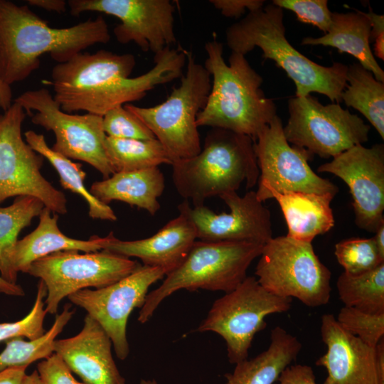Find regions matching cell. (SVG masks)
Wrapping results in <instances>:
<instances>
[{
    "instance_id": "obj_18",
    "label": "cell",
    "mask_w": 384,
    "mask_h": 384,
    "mask_svg": "<svg viewBox=\"0 0 384 384\" xmlns=\"http://www.w3.org/2000/svg\"><path fill=\"white\" fill-rule=\"evenodd\" d=\"M220 198L230 209L217 213L204 205H190L184 201L178 206L195 225L197 239L207 242H247L265 245L272 238L270 212L257 198L255 191L240 196L237 191Z\"/></svg>"
},
{
    "instance_id": "obj_5",
    "label": "cell",
    "mask_w": 384,
    "mask_h": 384,
    "mask_svg": "<svg viewBox=\"0 0 384 384\" xmlns=\"http://www.w3.org/2000/svg\"><path fill=\"white\" fill-rule=\"evenodd\" d=\"M171 166L176 191L193 206L236 191L243 183L251 188L260 176L254 140L220 128H211L207 133L198 154L174 161Z\"/></svg>"
},
{
    "instance_id": "obj_21",
    "label": "cell",
    "mask_w": 384,
    "mask_h": 384,
    "mask_svg": "<svg viewBox=\"0 0 384 384\" xmlns=\"http://www.w3.org/2000/svg\"><path fill=\"white\" fill-rule=\"evenodd\" d=\"M108 236L102 250L137 257L144 265L163 268L169 274L183 262L197 239V233L191 219L179 213L156 234L144 239L121 240L113 232Z\"/></svg>"
},
{
    "instance_id": "obj_17",
    "label": "cell",
    "mask_w": 384,
    "mask_h": 384,
    "mask_svg": "<svg viewBox=\"0 0 384 384\" xmlns=\"http://www.w3.org/2000/svg\"><path fill=\"white\" fill-rule=\"evenodd\" d=\"M319 173H330L349 188L356 225L375 233L384 222V145H356L319 166Z\"/></svg>"
},
{
    "instance_id": "obj_36",
    "label": "cell",
    "mask_w": 384,
    "mask_h": 384,
    "mask_svg": "<svg viewBox=\"0 0 384 384\" xmlns=\"http://www.w3.org/2000/svg\"><path fill=\"white\" fill-rule=\"evenodd\" d=\"M102 128L107 137L119 139H156L150 129L124 105L109 110L102 116Z\"/></svg>"
},
{
    "instance_id": "obj_40",
    "label": "cell",
    "mask_w": 384,
    "mask_h": 384,
    "mask_svg": "<svg viewBox=\"0 0 384 384\" xmlns=\"http://www.w3.org/2000/svg\"><path fill=\"white\" fill-rule=\"evenodd\" d=\"M274 384H316L312 368L305 364L289 365L280 373Z\"/></svg>"
},
{
    "instance_id": "obj_32",
    "label": "cell",
    "mask_w": 384,
    "mask_h": 384,
    "mask_svg": "<svg viewBox=\"0 0 384 384\" xmlns=\"http://www.w3.org/2000/svg\"><path fill=\"white\" fill-rule=\"evenodd\" d=\"M336 287L344 306L369 314H384V263L358 275L343 272Z\"/></svg>"
},
{
    "instance_id": "obj_42",
    "label": "cell",
    "mask_w": 384,
    "mask_h": 384,
    "mask_svg": "<svg viewBox=\"0 0 384 384\" xmlns=\"http://www.w3.org/2000/svg\"><path fill=\"white\" fill-rule=\"evenodd\" d=\"M26 2L30 6L59 14L65 12L68 6L64 0H28Z\"/></svg>"
},
{
    "instance_id": "obj_30",
    "label": "cell",
    "mask_w": 384,
    "mask_h": 384,
    "mask_svg": "<svg viewBox=\"0 0 384 384\" xmlns=\"http://www.w3.org/2000/svg\"><path fill=\"white\" fill-rule=\"evenodd\" d=\"M105 149L114 173L173 164L165 149L156 139H119L107 136Z\"/></svg>"
},
{
    "instance_id": "obj_20",
    "label": "cell",
    "mask_w": 384,
    "mask_h": 384,
    "mask_svg": "<svg viewBox=\"0 0 384 384\" xmlns=\"http://www.w3.org/2000/svg\"><path fill=\"white\" fill-rule=\"evenodd\" d=\"M112 341L90 316L77 335L54 342V353L85 384H126L112 354Z\"/></svg>"
},
{
    "instance_id": "obj_38",
    "label": "cell",
    "mask_w": 384,
    "mask_h": 384,
    "mask_svg": "<svg viewBox=\"0 0 384 384\" xmlns=\"http://www.w3.org/2000/svg\"><path fill=\"white\" fill-rule=\"evenodd\" d=\"M37 371L43 384H85L74 378L68 367L55 353L38 364Z\"/></svg>"
},
{
    "instance_id": "obj_6",
    "label": "cell",
    "mask_w": 384,
    "mask_h": 384,
    "mask_svg": "<svg viewBox=\"0 0 384 384\" xmlns=\"http://www.w3.org/2000/svg\"><path fill=\"white\" fill-rule=\"evenodd\" d=\"M264 245L247 242L196 240L183 262L166 275L163 283L147 294L138 321H148L161 302L179 289H198L228 293L247 277V270L260 257Z\"/></svg>"
},
{
    "instance_id": "obj_11",
    "label": "cell",
    "mask_w": 384,
    "mask_h": 384,
    "mask_svg": "<svg viewBox=\"0 0 384 384\" xmlns=\"http://www.w3.org/2000/svg\"><path fill=\"white\" fill-rule=\"evenodd\" d=\"M14 102L23 108L33 124L54 133L53 151L91 165L104 179L114 173L106 152L102 116L65 112L44 87L26 91Z\"/></svg>"
},
{
    "instance_id": "obj_31",
    "label": "cell",
    "mask_w": 384,
    "mask_h": 384,
    "mask_svg": "<svg viewBox=\"0 0 384 384\" xmlns=\"http://www.w3.org/2000/svg\"><path fill=\"white\" fill-rule=\"evenodd\" d=\"M74 314L70 304L65 305L60 314H56L51 328L41 336L29 341L16 337L6 341V347L0 353V371L8 368H27L31 363L46 359L54 353V342L58 335Z\"/></svg>"
},
{
    "instance_id": "obj_4",
    "label": "cell",
    "mask_w": 384,
    "mask_h": 384,
    "mask_svg": "<svg viewBox=\"0 0 384 384\" xmlns=\"http://www.w3.org/2000/svg\"><path fill=\"white\" fill-rule=\"evenodd\" d=\"M285 33L283 9L271 3L230 25L225 40L232 52L243 55L259 48L264 59L274 60L294 82L295 97L318 92L332 102H341L348 65L334 63L324 66L314 62L291 45Z\"/></svg>"
},
{
    "instance_id": "obj_48",
    "label": "cell",
    "mask_w": 384,
    "mask_h": 384,
    "mask_svg": "<svg viewBox=\"0 0 384 384\" xmlns=\"http://www.w3.org/2000/svg\"><path fill=\"white\" fill-rule=\"evenodd\" d=\"M139 384H158L155 380H144L142 379Z\"/></svg>"
},
{
    "instance_id": "obj_25",
    "label": "cell",
    "mask_w": 384,
    "mask_h": 384,
    "mask_svg": "<svg viewBox=\"0 0 384 384\" xmlns=\"http://www.w3.org/2000/svg\"><path fill=\"white\" fill-rule=\"evenodd\" d=\"M370 21L364 12H332L328 32L320 37H305L301 44L330 46L347 53L371 72L377 80L384 82V71L370 46Z\"/></svg>"
},
{
    "instance_id": "obj_34",
    "label": "cell",
    "mask_w": 384,
    "mask_h": 384,
    "mask_svg": "<svg viewBox=\"0 0 384 384\" xmlns=\"http://www.w3.org/2000/svg\"><path fill=\"white\" fill-rule=\"evenodd\" d=\"M46 295V284L40 280L37 287L36 300L30 312L17 321L0 323V342L21 336L33 340L46 332L43 326L44 319L48 314L43 302Z\"/></svg>"
},
{
    "instance_id": "obj_2",
    "label": "cell",
    "mask_w": 384,
    "mask_h": 384,
    "mask_svg": "<svg viewBox=\"0 0 384 384\" xmlns=\"http://www.w3.org/2000/svg\"><path fill=\"white\" fill-rule=\"evenodd\" d=\"M111 36L102 16L74 26L55 28L28 5L0 0V79L11 86L28 78L50 54L65 63L95 44L107 43Z\"/></svg>"
},
{
    "instance_id": "obj_8",
    "label": "cell",
    "mask_w": 384,
    "mask_h": 384,
    "mask_svg": "<svg viewBox=\"0 0 384 384\" xmlns=\"http://www.w3.org/2000/svg\"><path fill=\"white\" fill-rule=\"evenodd\" d=\"M255 274L259 284L277 297L297 298L309 307L329 302L331 272L311 242L287 235L272 237L263 245Z\"/></svg>"
},
{
    "instance_id": "obj_24",
    "label": "cell",
    "mask_w": 384,
    "mask_h": 384,
    "mask_svg": "<svg viewBox=\"0 0 384 384\" xmlns=\"http://www.w3.org/2000/svg\"><path fill=\"white\" fill-rule=\"evenodd\" d=\"M165 188V178L159 167L119 171L107 178L92 183L90 192L109 204L119 201L155 215L160 209L158 198Z\"/></svg>"
},
{
    "instance_id": "obj_9",
    "label": "cell",
    "mask_w": 384,
    "mask_h": 384,
    "mask_svg": "<svg viewBox=\"0 0 384 384\" xmlns=\"http://www.w3.org/2000/svg\"><path fill=\"white\" fill-rule=\"evenodd\" d=\"M292 298L267 292L255 277H247L234 290L216 299L197 331H213L225 341L228 358L236 364L248 358L255 335L266 326L265 317L289 310Z\"/></svg>"
},
{
    "instance_id": "obj_23",
    "label": "cell",
    "mask_w": 384,
    "mask_h": 384,
    "mask_svg": "<svg viewBox=\"0 0 384 384\" xmlns=\"http://www.w3.org/2000/svg\"><path fill=\"white\" fill-rule=\"evenodd\" d=\"M51 210L44 207L39 215L38 226L31 233L18 240L14 250L12 262L17 272L27 273L36 260L50 254L66 250L93 252L102 250L107 241L105 237L93 235L83 240L64 235L58 225V214L51 215Z\"/></svg>"
},
{
    "instance_id": "obj_10",
    "label": "cell",
    "mask_w": 384,
    "mask_h": 384,
    "mask_svg": "<svg viewBox=\"0 0 384 384\" xmlns=\"http://www.w3.org/2000/svg\"><path fill=\"white\" fill-rule=\"evenodd\" d=\"M288 112L286 139L311 157L333 159L368 140L370 126L339 103L323 105L311 95L294 97L288 101Z\"/></svg>"
},
{
    "instance_id": "obj_29",
    "label": "cell",
    "mask_w": 384,
    "mask_h": 384,
    "mask_svg": "<svg viewBox=\"0 0 384 384\" xmlns=\"http://www.w3.org/2000/svg\"><path fill=\"white\" fill-rule=\"evenodd\" d=\"M341 102L361 112L384 139V82L358 63L348 65Z\"/></svg>"
},
{
    "instance_id": "obj_19",
    "label": "cell",
    "mask_w": 384,
    "mask_h": 384,
    "mask_svg": "<svg viewBox=\"0 0 384 384\" xmlns=\"http://www.w3.org/2000/svg\"><path fill=\"white\" fill-rule=\"evenodd\" d=\"M321 334L327 350L316 365L326 369L324 384H384L383 338L370 346L331 314L321 316Z\"/></svg>"
},
{
    "instance_id": "obj_45",
    "label": "cell",
    "mask_w": 384,
    "mask_h": 384,
    "mask_svg": "<svg viewBox=\"0 0 384 384\" xmlns=\"http://www.w3.org/2000/svg\"><path fill=\"white\" fill-rule=\"evenodd\" d=\"M12 103L11 86L5 84L0 79V108L4 112L11 106Z\"/></svg>"
},
{
    "instance_id": "obj_14",
    "label": "cell",
    "mask_w": 384,
    "mask_h": 384,
    "mask_svg": "<svg viewBox=\"0 0 384 384\" xmlns=\"http://www.w3.org/2000/svg\"><path fill=\"white\" fill-rule=\"evenodd\" d=\"M166 274L163 268L139 265L112 284L83 289L68 298L102 326L111 339L117 357L124 360L129 353L126 332L128 318L135 308L143 306L149 287Z\"/></svg>"
},
{
    "instance_id": "obj_26",
    "label": "cell",
    "mask_w": 384,
    "mask_h": 384,
    "mask_svg": "<svg viewBox=\"0 0 384 384\" xmlns=\"http://www.w3.org/2000/svg\"><path fill=\"white\" fill-rule=\"evenodd\" d=\"M268 348L251 359L235 364L233 373L225 374V384H274L281 372L294 361L302 345L295 336L281 326L271 331Z\"/></svg>"
},
{
    "instance_id": "obj_13",
    "label": "cell",
    "mask_w": 384,
    "mask_h": 384,
    "mask_svg": "<svg viewBox=\"0 0 384 384\" xmlns=\"http://www.w3.org/2000/svg\"><path fill=\"white\" fill-rule=\"evenodd\" d=\"M26 117L23 108L14 102L0 114V204L11 197L31 196L52 213L64 215L65 195L43 176L44 158L23 139Z\"/></svg>"
},
{
    "instance_id": "obj_43",
    "label": "cell",
    "mask_w": 384,
    "mask_h": 384,
    "mask_svg": "<svg viewBox=\"0 0 384 384\" xmlns=\"http://www.w3.org/2000/svg\"><path fill=\"white\" fill-rule=\"evenodd\" d=\"M26 368H8L0 371V384H21Z\"/></svg>"
},
{
    "instance_id": "obj_33",
    "label": "cell",
    "mask_w": 384,
    "mask_h": 384,
    "mask_svg": "<svg viewBox=\"0 0 384 384\" xmlns=\"http://www.w3.org/2000/svg\"><path fill=\"white\" fill-rule=\"evenodd\" d=\"M334 254L344 272L350 275L367 272L384 263L373 238L341 240L335 245Z\"/></svg>"
},
{
    "instance_id": "obj_22",
    "label": "cell",
    "mask_w": 384,
    "mask_h": 384,
    "mask_svg": "<svg viewBox=\"0 0 384 384\" xmlns=\"http://www.w3.org/2000/svg\"><path fill=\"white\" fill-rule=\"evenodd\" d=\"M261 202L274 198L279 205L287 224V235L299 241L311 242L334 225L331 202L334 196L306 192L279 193L268 186L255 191Z\"/></svg>"
},
{
    "instance_id": "obj_7",
    "label": "cell",
    "mask_w": 384,
    "mask_h": 384,
    "mask_svg": "<svg viewBox=\"0 0 384 384\" xmlns=\"http://www.w3.org/2000/svg\"><path fill=\"white\" fill-rule=\"evenodd\" d=\"M186 65L180 85L172 89L162 103L149 107L124 105L150 129L173 162L191 158L200 152L196 119L206 105L211 87L210 73L188 50Z\"/></svg>"
},
{
    "instance_id": "obj_28",
    "label": "cell",
    "mask_w": 384,
    "mask_h": 384,
    "mask_svg": "<svg viewBox=\"0 0 384 384\" xmlns=\"http://www.w3.org/2000/svg\"><path fill=\"white\" fill-rule=\"evenodd\" d=\"M44 207L38 198L19 196L10 206L0 208V276L9 282L16 284L17 280L12 257L18 236Z\"/></svg>"
},
{
    "instance_id": "obj_44",
    "label": "cell",
    "mask_w": 384,
    "mask_h": 384,
    "mask_svg": "<svg viewBox=\"0 0 384 384\" xmlns=\"http://www.w3.org/2000/svg\"><path fill=\"white\" fill-rule=\"evenodd\" d=\"M0 293L6 295L22 297L25 295L23 289L18 284L6 281L0 276Z\"/></svg>"
},
{
    "instance_id": "obj_39",
    "label": "cell",
    "mask_w": 384,
    "mask_h": 384,
    "mask_svg": "<svg viewBox=\"0 0 384 384\" xmlns=\"http://www.w3.org/2000/svg\"><path fill=\"white\" fill-rule=\"evenodd\" d=\"M265 1L263 0H210L216 9L225 17L238 18L247 9L249 12L262 8Z\"/></svg>"
},
{
    "instance_id": "obj_12",
    "label": "cell",
    "mask_w": 384,
    "mask_h": 384,
    "mask_svg": "<svg viewBox=\"0 0 384 384\" xmlns=\"http://www.w3.org/2000/svg\"><path fill=\"white\" fill-rule=\"evenodd\" d=\"M139 265L129 257L106 250L79 253L56 252L33 262L27 273L46 284L45 309L56 314L60 302L83 289H100L130 274Z\"/></svg>"
},
{
    "instance_id": "obj_15",
    "label": "cell",
    "mask_w": 384,
    "mask_h": 384,
    "mask_svg": "<svg viewBox=\"0 0 384 384\" xmlns=\"http://www.w3.org/2000/svg\"><path fill=\"white\" fill-rule=\"evenodd\" d=\"M71 15L95 11L117 17L113 29L122 44L134 42L144 52L155 54L176 43L175 8L169 0H69Z\"/></svg>"
},
{
    "instance_id": "obj_46",
    "label": "cell",
    "mask_w": 384,
    "mask_h": 384,
    "mask_svg": "<svg viewBox=\"0 0 384 384\" xmlns=\"http://www.w3.org/2000/svg\"><path fill=\"white\" fill-rule=\"evenodd\" d=\"M373 238L380 256L384 258V222L377 228Z\"/></svg>"
},
{
    "instance_id": "obj_47",
    "label": "cell",
    "mask_w": 384,
    "mask_h": 384,
    "mask_svg": "<svg viewBox=\"0 0 384 384\" xmlns=\"http://www.w3.org/2000/svg\"><path fill=\"white\" fill-rule=\"evenodd\" d=\"M21 384H43L37 370L32 373L24 376Z\"/></svg>"
},
{
    "instance_id": "obj_16",
    "label": "cell",
    "mask_w": 384,
    "mask_h": 384,
    "mask_svg": "<svg viewBox=\"0 0 384 384\" xmlns=\"http://www.w3.org/2000/svg\"><path fill=\"white\" fill-rule=\"evenodd\" d=\"M254 150L260 170L258 187L279 193L306 192L336 196L338 188L316 174L309 164L312 157L287 142L282 122L276 116L257 134Z\"/></svg>"
},
{
    "instance_id": "obj_35",
    "label": "cell",
    "mask_w": 384,
    "mask_h": 384,
    "mask_svg": "<svg viewBox=\"0 0 384 384\" xmlns=\"http://www.w3.org/2000/svg\"><path fill=\"white\" fill-rule=\"evenodd\" d=\"M336 319L345 330L370 346L375 347L383 338L384 314H369L344 306Z\"/></svg>"
},
{
    "instance_id": "obj_41",
    "label": "cell",
    "mask_w": 384,
    "mask_h": 384,
    "mask_svg": "<svg viewBox=\"0 0 384 384\" xmlns=\"http://www.w3.org/2000/svg\"><path fill=\"white\" fill-rule=\"evenodd\" d=\"M371 23L370 42L373 43L375 56L384 60V16L377 14L371 10L366 13Z\"/></svg>"
},
{
    "instance_id": "obj_27",
    "label": "cell",
    "mask_w": 384,
    "mask_h": 384,
    "mask_svg": "<svg viewBox=\"0 0 384 384\" xmlns=\"http://www.w3.org/2000/svg\"><path fill=\"white\" fill-rule=\"evenodd\" d=\"M25 141L38 154L46 159L58 174L60 183L66 190L80 195L88 206V215L92 219L115 221L117 218L112 208L93 196L85 185L86 172L82 165L75 163L55 152L48 145L45 137L33 130L24 133Z\"/></svg>"
},
{
    "instance_id": "obj_37",
    "label": "cell",
    "mask_w": 384,
    "mask_h": 384,
    "mask_svg": "<svg viewBox=\"0 0 384 384\" xmlns=\"http://www.w3.org/2000/svg\"><path fill=\"white\" fill-rule=\"evenodd\" d=\"M272 4L293 11L298 21L312 24L324 33L330 28L332 12L327 0H273Z\"/></svg>"
},
{
    "instance_id": "obj_1",
    "label": "cell",
    "mask_w": 384,
    "mask_h": 384,
    "mask_svg": "<svg viewBox=\"0 0 384 384\" xmlns=\"http://www.w3.org/2000/svg\"><path fill=\"white\" fill-rule=\"evenodd\" d=\"M154 65L146 73L131 78L136 58L131 53L106 50L80 53L52 69L44 85L53 87L54 100L68 113L85 111L103 116L111 109L144 98L156 86L183 75L186 50L166 48L154 55Z\"/></svg>"
},
{
    "instance_id": "obj_3",
    "label": "cell",
    "mask_w": 384,
    "mask_h": 384,
    "mask_svg": "<svg viewBox=\"0 0 384 384\" xmlns=\"http://www.w3.org/2000/svg\"><path fill=\"white\" fill-rule=\"evenodd\" d=\"M204 67L211 76V87L203 109L197 116L198 127L220 128L251 137L277 116V107L261 88L262 76L245 55L232 52L227 64L223 44L215 33L205 45Z\"/></svg>"
}]
</instances>
